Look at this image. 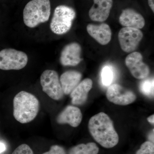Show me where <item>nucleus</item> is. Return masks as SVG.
<instances>
[{
  "label": "nucleus",
  "instance_id": "obj_8",
  "mask_svg": "<svg viewBox=\"0 0 154 154\" xmlns=\"http://www.w3.org/2000/svg\"><path fill=\"white\" fill-rule=\"evenodd\" d=\"M107 99L116 105H127L131 104L136 99L133 91L128 90L117 84L111 85L106 92Z\"/></svg>",
  "mask_w": 154,
  "mask_h": 154
},
{
  "label": "nucleus",
  "instance_id": "obj_24",
  "mask_svg": "<svg viewBox=\"0 0 154 154\" xmlns=\"http://www.w3.org/2000/svg\"><path fill=\"white\" fill-rule=\"evenodd\" d=\"M149 5L153 12H154V0H148Z\"/></svg>",
  "mask_w": 154,
  "mask_h": 154
},
{
  "label": "nucleus",
  "instance_id": "obj_14",
  "mask_svg": "<svg viewBox=\"0 0 154 154\" xmlns=\"http://www.w3.org/2000/svg\"><path fill=\"white\" fill-rule=\"evenodd\" d=\"M89 35L94 38L99 44L106 45L110 41L112 32L110 26L105 23L100 25L89 24L87 27Z\"/></svg>",
  "mask_w": 154,
  "mask_h": 154
},
{
  "label": "nucleus",
  "instance_id": "obj_12",
  "mask_svg": "<svg viewBox=\"0 0 154 154\" xmlns=\"http://www.w3.org/2000/svg\"><path fill=\"white\" fill-rule=\"evenodd\" d=\"M83 116L79 108L73 106H67L58 115L57 122L59 124H69L73 127L79 125Z\"/></svg>",
  "mask_w": 154,
  "mask_h": 154
},
{
  "label": "nucleus",
  "instance_id": "obj_23",
  "mask_svg": "<svg viewBox=\"0 0 154 154\" xmlns=\"http://www.w3.org/2000/svg\"><path fill=\"white\" fill-rule=\"evenodd\" d=\"M154 129L152 130L150 134L149 135V141L151 142L154 143Z\"/></svg>",
  "mask_w": 154,
  "mask_h": 154
},
{
  "label": "nucleus",
  "instance_id": "obj_5",
  "mask_svg": "<svg viewBox=\"0 0 154 154\" xmlns=\"http://www.w3.org/2000/svg\"><path fill=\"white\" fill-rule=\"evenodd\" d=\"M28 62V56L23 51L13 48H5L0 51V69H22Z\"/></svg>",
  "mask_w": 154,
  "mask_h": 154
},
{
  "label": "nucleus",
  "instance_id": "obj_2",
  "mask_svg": "<svg viewBox=\"0 0 154 154\" xmlns=\"http://www.w3.org/2000/svg\"><path fill=\"white\" fill-rule=\"evenodd\" d=\"M13 104L14 117L20 123H29L38 115L39 101L30 93L24 91L19 92L14 97Z\"/></svg>",
  "mask_w": 154,
  "mask_h": 154
},
{
  "label": "nucleus",
  "instance_id": "obj_11",
  "mask_svg": "<svg viewBox=\"0 0 154 154\" xmlns=\"http://www.w3.org/2000/svg\"><path fill=\"white\" fill-rule=\"evenodd\" d=\"M113 3V0H94V5L89 12L90 19L98 22L107 20L110 15Z\"/></svg>",
  "mask_w": 154,
  "mask_h": 154
},
{
  "label": "nucleus",
  "instance_id": "obj_22",
  "mask_svg": "<svg viewBox=\"0 0 154 154\" xmlns=\"http://www.w3.org/2000/svg\"><path fill=\"white\" fill-rule=\"evenodd\" d=\"M42 154H66V152L62 147L54 145L51 147L49 151Z\"/></svg>",
  "mask_w": 154,
  "mask_h": 154
},
{
  "label": "nucleus",
  "instance_id": "obj_17",
  "mask_svg": "<svg viewBox=\"0 0 154 154\" xmlns=\"http://www.w3.org/2000/svg\"><path fill=\"white\" fill-rule=\"evenodd\" d=\"M99 148L93 142L87 144L82 143L70 149L68 154H98Z\"/></svg>",
  "mask_w": 154,
  "mask_h": 154
},
{
  "label": "nucleus",
  "instance_id": "obj_16",
  "mask_svg": "<svg viewBox=\"0 0 154 154\" xmlns=\"http://www.w3.org/2000/svg\"><path fill=\"white\" fill-rule=\"evenodd\" d=\"M82 78L80 72L69 70L64 72L60 76V81L64 94L69 95L79 84Z\"/></svg>",
  "mask_w": 154,
  "mask_h": 154
},
{
  "label": "nucleus",
  "instance_id": "obj_20",
  "mask_svg": "<svg viewBox=\"0 0 154 154\" xmlns=\"http://www.w3.org/2000/svg\"><path fill=\"white\" fill-rule=\"evenodd\" d=\"M136 154H154V143L149 141L145 142L141 145Z\"/></svg>",
  "mask_w": 154,
  "mask_h": 154
},
{
  "label": "nucleus",
  "instance_id": "obj_26",
  "mask_svg": "<svg viewBox=\"0 0 154 154\" xmlns=\"http://www.w3.org/2000/svg\"><path fill=\"white\" fill-rule=\"evenodd\" d=\"M147 121L151 124L154 125V115L152 114L150 116H149L147 118Z\"/></svg>",
  "mask_w": 154,
  "mask_h": 154
},
{
  "label": "nucleus",
  "instance_id": "obj_4",
  "mask_svg": "<svg viewBox=\"0 0 154 154\" xmlns=\"http://www.w3.org/2000/svg\"><path fill=\"white\" fill-rule=\"evenodd\" d=\"M76 13L72 8L66 5L56 8L51 22L50 28L55 34L62 35L67 33L71 28Z\"/></svg>",
  "mask_w": 154,
  "mask_h": 154
},
{
  "label": "nucleus",
  "instance_id": "obj_9",
  "mask_svg": "<svg viewBox=\"0 0 154 154\" xmlns=\"http://www.w3.org/2000/svg\"><path fill=\"white\" fill-rule=\"evenodd\" d=\"M125 63L133 76L137 79H144L148 77L149 68L143 61L140 53L133 52L127 56Z\"/></svg>",
  "mask_w": 154,
  "mask_h": 154
},
{
  "label": "nucleus",
  "instance_id": "obj_15",
  "mask_svg": "<svg viewBox=\"0 0 154 154\" xmlns=\"http://www.w3.org/2000/svg\"><path fill=\"white\" fill-rule=\"evenodd\" d=\"M93 81L86 79L77 85L71 93L72 104L74 105H82L88 99V94L93 87Z\"/></svg>",
  "mask_w": 154,
  "mask_h": 154
},
{
  "label": "nucleus",
  "instance_id": "obj_7",
  "mask_svg": "<svg viewBox=\"0 0 154 154\" xmlns=\"http://www.w3.org/2000/svg\"><path fill=\"white\" fill-rule=\"evenodd\" d=\"M143 37L140 29L125 27L118 34V39L122 49L127 53L133 52L137 48Z\"/></svg>",
  "mask_w": 154,
  "mask_h": 154
},
{
  "label": "nucleus",
  "instance_id": "obj_1",
  "mask_svg": "<svg viewBox=\"0 0 154 154\" xmlns=\"http://www.w3.org/2000/svg\"><path fill=\"white\" fill-rule=\"evenodd\" d=\"M88 128L94 139L103 147L111 148L118 144V134L113 122L106 113L100 112L92 116L89 120Z\"/></svg>",
  "mask_w": 154,
  "mask_h": 154
},
{
  "label": "nucleus",
  "instance_id": "obj_21",
  "mask_svg": "<svg viewBox=\"0 0 154 154\" xmlns=\"http://www.w3.org/2000/svg\"><path fill=\"white\" fill-rule=\"evenodd\" d=\"M12 154H34L33 150L28 145L22 144L16 149Z\"/></svg>",
  "mask_w": 154,
  "mask_h": 154
},
{
  "label": "nucleus",
  "instance_id": "obj_25",
  "mask_svg": "<svg viewBox=\"0 0 154 154\" xmlns=\"http://www.w3.org/2000/svg\"><path fill=\"white\" fill-rule=\"evenodd\" d=\"M6 149L5 145L3 143L0 142V154L5 151Z\"/></svg>",
  "mask_w": 154,
  "mask_h": 154
},
{
  "label": "nucleus",
  "instance_id": "obj_6",
  "mask_svg": "<svg viewBox=\"0 0 154 154\" xmlns=\"http://www.w3.org/2000/svg\"><path fill=\"white\" fill-rule=\"evenodd\" d=\"M40 83L42 91L51 99L60 100L64 93L57 72L52 70H46L40 77Z\"/></svg>",
  "mask_w": 154,
  "mask_h": 154
},
{
  "label": "nucleus",
  "instance_id": "obj_13",
  "mask_svg": "<svg viewBox=\"0 0 154 154\" xmlns=\"http://www.w3.org/2000/svg\"><path fill=\"white\" fill-rule=\"evenodd\" d=\"M119 22L124 27L138 29L143 28L145 25L143 17L137 11L130 8L122 11L119 17Z\"/></svg>",
  "mask_w": 154,
  "mask_h": 154
},
{
  "label": "nucleus",
  "instance_id": "obj_10",
  "mask_svg": "<svg viewBox=\"0 0 154 154\" xmlns=\"http://www.w3.org/2000/svg\"><path fill=\"white\" fill-rule=\"evenodd\" d=\"M82 48L77 42L66 45L61 53L60 62L63 66H76L81 62Z\"/></svg>",
  "mask_w": 154,
  "mask_h": 154
},
{
  "label": "nucleus",
  "instance_id": "obj_18",
  "mask_svg": "<svg viewBox=\"0 0 154 154\" xmlns=\"http://www.w3.org/2000/svg\"><path fill=\"white\" fill-rule=\"evenodd\" d=\"M114 78V72L112 67L105 66L102 68L101 72V81L102 84L106 87L111 85Z\"/></svg>",
  "mask_w": 154,
  "mask_h": 154
},
{
  "label": "nucleus",
  "instance_id": "obj_3",
  "mask_svg": "<svg viewBox=\"0 0 154 154\" xmlns=\"http://www.w3.org/2000/svg\"><path fill=\"white\" fill-rule=\"evenodd\" d=\"M50 0H31L25 6L23 20L27 27L33 28L47 22L51 15Z\"/></svg>",
  "mask_w": 154,
  "mask_h": 154
},
{
  "label": "nucleus",
  "instance_id": "obj_19",
  "mask_svg": "<svg viewBox=\"0 0 154 154\" xmlns=\"http://www.w3.org/2000/svg\"><path fill=\"white\" fill-rule=\"evenodd\" d=\"M154 79L145 80L141 83L140 90L144 95L148 96H154Z\"/></svg>",
  "mask_w": 154,
  "mask_h": 154
}]
</instances>
